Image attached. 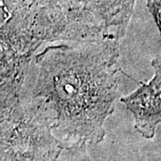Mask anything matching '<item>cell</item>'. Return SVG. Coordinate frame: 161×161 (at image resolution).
I'll use <instances>...</instances> for the list:
<instances>
[{
  "instance_id": "obj_5",
  "label": "cell",
  "mask_w": 161,
  "mask_h": 161,
  "mask_svg": "<svg viewBox=\"0 0 161 161\" xmlns=\"http://www.w3.org/2000/svg\"><path fill=\"white\" fill-rule=\"evenodd\" d=\"M87 10L120 41L126 34L136 0H80Z\"/></svg>"
},
{
  "instance_id": "obj_7",
  "label": "cell",
  "mask_w": 161,
  "mask_h": 161,
  "mask_svg": "<svg viewBox=\"0 0 161 161\" xmlns=\"http://www.w3.org/2000/svg\"><path fill=\"white\" fill-rule=\"evenodd\" d=\"M6 2H7V0H0V4H1V6H4Z\"/></svg>"
},
{
  "instance_id": "obj_3",
  "label": "cell",
  "mask_w": 161,
  "mask_h": 161,
  "mask_svg": "<svg viewBox=\"0 0 161 161\" xmlns=\"http://www.w3.org/2000/svg\"><path fill=\"white\" fill-rule=\"evenodd\" d=\"M28 9L33 35L40 45L59 40L103 42L116 40L107 32L80 0H28Z\"/></svg>"
},
{
  "instance_id": "obj_1",
  "label": "cell",
  "mask_w": 161,
  "mask_h": 161,
  "mask_svg": "<svg viewBox=\"0 0 161 161\" xmlns=\"http://www.w3.org/2000/svg\"><path fill=\"white\" fill-rule=\"evenodd\" d=\"M119 57L116 40L51 45L35 55L31 96L54 111L53 133L73 159H87L88 145L105 138L104 125L117 97Z\"/></svg>"
},
{
  "instance_id": "obj_4",
  "label": "cell",
  "mask_w": 161,
  "mask_h": 161,
  "mask_svg": "<svg viewBox=\"0 0 161 161\" xmlns=\"http://www.w3.org/2000/svg\"><path fill=\"white\" fill-rule=\"evenodd\" d=\"M151 65L153 78L120 99L133 115L134 128L146 139L154 138L157 126L161 124V65L158 59H153Z\"/></svg>"
},
{
  "instance_id": "obj_2",
  "label": "cell",
  "mask_w": 161,
  "mask_h": 161,
  "mask_svg": "<svg viewBox=\"0 0 161 161\" xmlns=\"http://www.w3.org/2000/svg\"><path fill=\"white\" fill-rule=\"evenodd\" d=\"M0 130V159L58 160L64 144L53 133L56 115L41 98L18 100Z\"/></svg>"
},
{
  "instance_id": "obj_6",
  "label": "cell",
  "mask_w": 161,
  "mask_h": 161,
  "mask_svg": "<svg viewBox=\"0 0 161 161\" xmlns=\"http://www.w3.org/2000/svg\"><path fill=\"white\" fill-rule=\"evenodd\" d=\"M161 36V0H145Z\"/></svg>"
}]
</instances>
